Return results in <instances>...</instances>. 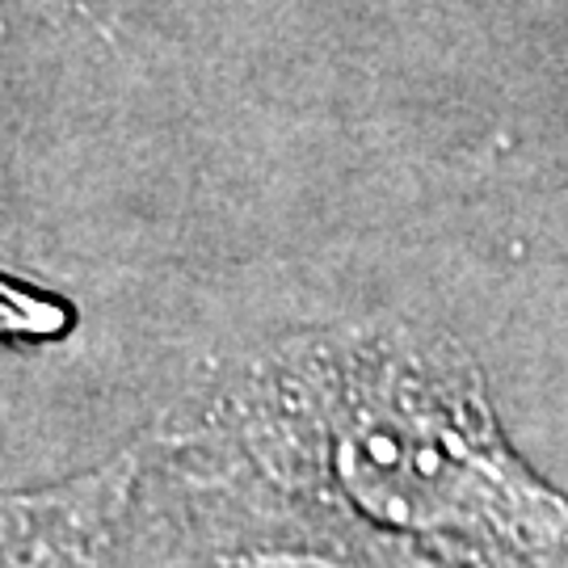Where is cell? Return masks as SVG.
I'll use <instances>...</instances> for the list:
<instances>
[{"label":"cell","mask_w":568,"mask_h":568,"mask_svg":"<svg viewBox=\"0 0 568 568\" xmlns=\"http://www.w3.org/2000/svg\"><path fill=\"white\" fill-rule=\"evenodd\" d=\"M241 568H345V565H333V560H321V556H262V560H248Z\"/></svg>","instance_id":"6da1fadb"}]
</instances>
